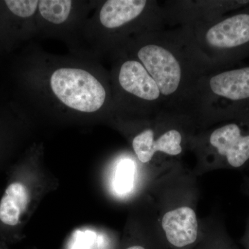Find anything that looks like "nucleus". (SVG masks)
Masks as SVG:
<instances>
[{
  "label": "nucleus",
  "mask_w": 249,
  "mask_h": 249,
  "mask_svg": "<svg viewBox=\"0 0 249 249\" xmlns=\"http://www.w3.org/2000/svg\"><path fill=\"white\" fill-rule=\"evenodd\" d=\"M249 117V65L210 72L198 85L194 121Z\"/></svg>",
  "instance_id": "nucleus-5"
},
{
  "label": "nucleus",
  "mask_w": 249,
  "mask_h": 249,
  "mask_svg": "<svg viewBox=\"0 0 249 249\" xmlns=\"http://www.w3.org/2000/svg\"><path fill=\"white\" fill-rule=\"evenodd\" d=\"M16 75L23 92L45 109L86 115L115 113L110 74L91 64L47 58L25 62Z\"/></svg>",
  "instance_id": "nucleus-2"
},
{
  "label": "nucleus",
  "mask_w": 249,
  "mask_h": 249,
  "mask_svg": "<svg viewBox=\"0 0 249 249\" xmlns=\"http://www.w3.org/2000/svg\"><path fill=\"white\" fill-rule=\"evenodd\" d=\"M249 1H168L163 4L167 24L189 27L209 22L245 7Z\"/></svg>",
  "instance_id": "nucleus-8"
},
{
  "label": "nucleus",
  "mask_w": 249,
  "mask_h": 249,
  "mask_svg": "<svg viewBox=\"0 0 249 249\" xmlns=\"http://www.w3.org/2000/svg\"><path fill=\"white\" fill-rule=\"evenodd\" d=\"M165 240L175 249H189L196 243L199 227L196 212L188 206L168 211L162 218Z\"/></svg>",
  "instance_id": "nucleus-11"
},
{
  "label": "nucleus",
  "mask_w": 249,
  "mask_h": 249,
  "mask_svg": "<svg viewBox=\"0 0 249 249\" xmlns=\"http://www.w3.org/2000/svg\"><path fill=\"white\" fill-rule=\"evenodd\" d=\"M37 0L0 1V55L10 52L34 28Z\"/></svg>",
  "instance_id": "nucleus-9"
},
{
  "label": "nucleus",
  "mask_w": 249,
  "mask_h": 249,
  "mask_svg": "<svg viewBox=\"0 0 249 249\" xmlns=\"http://www.w3.org/2000/svg\"><path fill=\"white\" fill-rule=\"evenodd\" d=\"M245 245L246 247H247V249H249V235L247 236V239H246Z\"/></svg>",
  "instance_id": "nucleus-17"
},
{
  "label": "nucleus",
  "mask_w": 249,
  "mask_h": 249,
  "mask_svg": "<svg viewBox=\"0 0 249 249\" xmlns=\"http://www.w3.org/2000/svg\"><path fill=\"white\" fill-rule=\"evenodd\" d=\"M125 249H147V248L145 246L137 245L130 246V247H127V248H126Z\"/></svg>",
  "instance_id": "nucleus-16"
},
{
  "label": "nucleus",
  "mask_w": 249,
  "mask_h": 249,
  "mask_svg": "<svg viewBox=\"0 0 249 249\" xmlns=\"http://www.w3.org/2000/svg\"><path fill=\"white\" fill-rule=\"evenodd\" d=\"M183 133L178 127L157 128L149 127L134 136L132 146L142 163H147L157 152L176 157L183 152Z\"/></svg>",
  "instance_id": "nucleus-10"
},
{
  "label": "nucleus",
  "mask_w": 249,
  "mask_h": 249,
  "mask_svg": "<svg viewBox=\"0 0 249 249\" xmlns=\"http://www.w3.org/2000/svg\"><path fill=\"white\" fill-rule=\"evenodd\" d=\"M110 53L114 59L110 78L116 114L146 118L168 112L158 87L142 64L121 48Z\"/></svg>",
  "instance_id": "nucleus-6"
},
{
  "label": "nucleus",
  "mask_w": 249,
  "mask_h": 249,
  "mask_svg": "<svg viewBox=\"0 0 249 249\" xmlns=\"http://www.w3.org/2000/svg\"><path fill=\"white\" fill-rule=\"evenodd\" d=\"M213 249H237L231 245L227 240L219 241L218 245H214Z\"/></svg>",
  "instance_id": "nucleus-15"
},
{
  "label": "nucleus",
  "mask_w": 249,
  "mask_h": 249,
  "mask_svg": "<svg viewBox=\"0 0 249 249\" xmlns=\"http://www.w3.org/2000/svg\"><path fill=\"white\" fill-rule=\"evenodd\" d=\"M78 5L71 0H39L35 21L49 31L66 30L76 22Z\"/></svg>",
  "instance_id": "nucleus-12"
},
{
  "label": "nucleus",
  "mask_w": 249,
  "mask_h": 249,
  "mask_svg": "<svg viewBox=\"0 0 249 249\" xmlns=\"http://www.w3.org/2000/svg\"><path fill=\"white\" fill-rule=\"evenodd\" d=\"M179 27L214 71L249 58V4L214 20Z\"/></svg>",
  "instance_id": "nucleus-3"
},
{
  "label": "nucleus",
  "mask_w": 249,
  "mask_h": 249,
  "mask_svg": "<svg viewBox=\"0 0 249 249\" xmlns=\"http://www.w3.org/2000/svg\"><path fill=\"white\" fill-rule=\"evenodd\" d=\"M3 106H4V105H0V113L2 110Z\"/></svg>",
  "instance_id": "nucleus-18"
},
{
  "label": "nucleus",
  "mask_w": 249,
  "mask_h": 249,
  "mask_svg": "<svg viewBox=\"0 0 249 249\" xmlns=\"http://www.w3.org/2000/svg\"><path fill=\"white\" fill-rule=\"evenodd\" d=\"M29 201V192L26 186L19 182L11 183L0 201V221L6 225H17Z\"/></svg>",
  "instance_id": "nucleus-13"
},
{
  "label": "nucleus",
  "mask_w": 249,
  "mask_h": 249,
  "mask_svg": "<svg viewBox=\"0 0 249 249\" xmlns=\"http://www.w3.org/2000/svg\"><path fill=\"white\" fill-rule=\"evenodd\" d=\"M117 48L128 52L145 67L160 89L166 111L194 121L198 85L214 70L182 27L144 33Z\"/></svg>",
  "instance_id": "nucleus-1"
},
{
  "label": "nucleus",
  "mask_w": 249,
  "mask_h": 249,
  "mask_svg": "<svg viewBox=\"0 0 249 249\" xmlns=\"http://www.w3.org/2000/svg\"><path fill=\"white\" fill-rule=\"evenodd\" d=\"M225 121L210 133L208 142L226 165L238 169L249 163V117Z\"/></svg>",
  "instance_id": "nucleus-7"
},
{
  "label": "nucleus",
  "mask_w": 249,
  "mask_h": 249,
  "mask_svg": "<svg viewBox=\"0 0 249 249\" xmlns=\"http://www.w3.org/2000/svg\"><path fill=\"white\" fill-rule=\"evenodd\" d=\"M163 5L154 0H107L94 16L95 36L110 52L131 37L165 29Z\"/></svg>",
  "instance_id": "nucleus-4"
},
{
  "label": "nucleus",
  "mask_w": 249,
  "mask_h": 249,
  "mask_svg": "<svg viewBox=\"0 0 249 249\" xmlns=\"http://www.w3.org/2000/svg\"><path fill=\"white\" fill-rule=\"evenodd\" d=\"M134 163L129 160H122L118 165L115 186L119 193H125L132 188L134 181Z\"/></svg>",
  "instance_id": "nucleus-14"
}]
</instances>
